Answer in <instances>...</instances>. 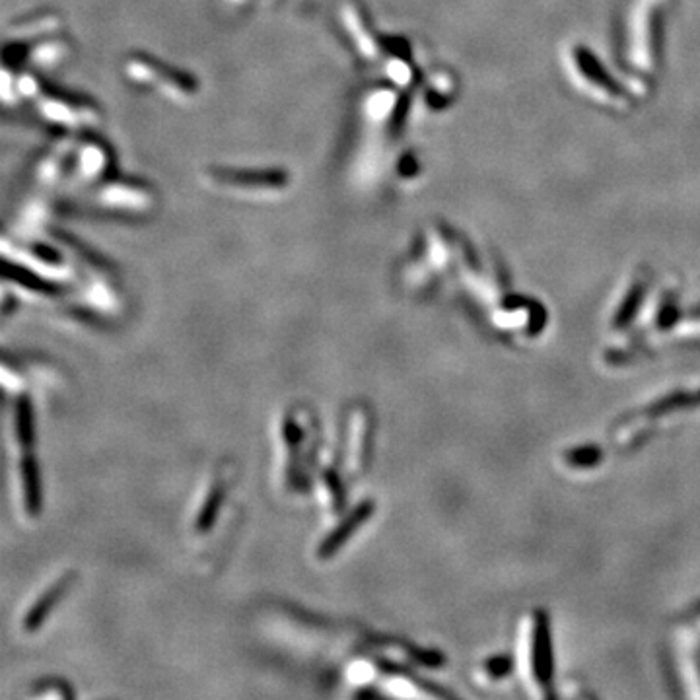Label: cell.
<instances>
[{"mask_svg": "<svg viewBox=\"0 0 700 700\" xmlns=\"http://www.w3.org/2000/svg\"><path fill=\"white\" fill-rule=\"evenodd\" d=\"M368 512H370V506H368V504L362 506V508H359V510H354L352 516L347 519V524H345V526L341 524V526L337 527V531L333 533V536H331L329 539H325V543H323V546H322V555H331V553H333V551L337 549V546H341V543L350 536L352 529H354L356 526H360L362 521L368 518Z\"/></svg>", "mask_w": 700, "mask_h": 700, "instance_id": "1", "label": "cell"}, {"mask_svg": "<svg viewBox=\"0 0 700 700\" xmlns=\"http://www.w3.org/2000/svg\"><path fill=\"white\" fill-rule=\"evenodd\" d=\"M65 588H67V580H61L53 590L47 592V593L42 597V600L37 602V605L33 607V611L28 615V619H25V629L33 630L37 625H40V622H42L43 617H45V613L51 609V605H53V603L59 600L61 592H65Z\"/></svg>", "mask_w": 700, "mask_h": 700, "instance_id": "2", "label": "cell"}]
</instances>
